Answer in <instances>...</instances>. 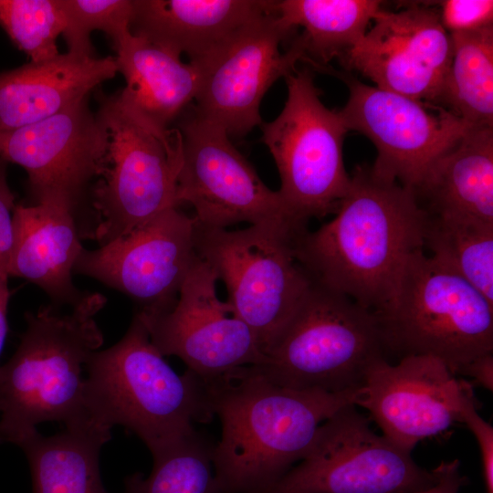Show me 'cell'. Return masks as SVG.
Returning a JSON list of instances; mask_svg holds the SVG:
<instances>
[{
  "label": "cell",
  "mask_w": 493,
  "mask_h": 493,
  "mask_svg": "<svg viewBox=\"0 0 493 493\" xmlns=\"http://www.w3.org/2000/svg\"><path fill=\"white\" fill-rule=\"evenodd\" d=\"M426 217L412 189L359 165L335 216L298 236L296 257L314 283L376 311L424 250Z\"/></svg>",
  "instance_id": "obj_1"
},
{
  "label": "cell",
  "mask_w": 493,
  "mask_h": 493,
  "mask_svg": "<svg viewBox=\"0 0 493 493\" xmlns=\"http://www.w3.org/2000/svg\"><path fill=\"white\" fill-rule=\"evenodd\" d=\"M205 383L222 426L213 449V493H266L302 459L320 425L356 406L360 393L287 388L250 366Z\"/></svg>",
  "instance_id": "obj_2"
},
{
  "label": "cell",
  "mask_w": 493,
  "mask_h": 493,
  "mask_svg": "<svg viewBox=\"0 0 493 493\" xmlns=\"http://www.w3.org/2000/svg\"><path fill=\"white\" fill-rule=\"evenodd\" d=\"M106 302L85 292L68 313L52 303L26 312L17 349L0 366V443L19 446L44 422L66 427L89 420L82 371L103 344L95 316Z\"/></svg>",
  "instance_id": "obj_3"
},
{
  "label": "cell",
  "mask_w": 493,
  "mask_h": 493,
  "mask_svg": "<svg viewBox=\"0 0 493 493\" xmlns=\"http://www.w3.org/2000/svg\"><path fill=\"white\" fill-rule=\"evenodd\" d=\"M163 357L135 313L124 336L85 364L89 419L110 430L124 426L152 456L194 434V423L214 416L206 383L188 370L178 374Z\"/></svg>",
  "instance_id": "obj_4"
},
{
  "label": "cell",
  "mask_w": 493,
  "mask_h": 493,
  "mask_svg": "<svg viewBox=\"0 0 493 493\" xmlns=\"http://www.w3.org/2000/svg\"><path fill=\"white\" fill-rule=\"evenodd\" d=\"M387 354L428 355L457 375L493 352V304L456 272L421 250L387 302L373 311Z\"/></svg>",
  "instance_id": "obj_5"
},
{
  "label": "cell",
  "mask_w": 493,
  "mask_h": 493,
  "mask_svg": "<svg viewBox=\"0 0 493 493\" xmlns=\"http://www.w3.org/2000/svg\"><path fill=\"white\" fill-rule=\"evenodd\" d=\"M98 99L96 113L104 127L106 148L92 189L96 223L88 237L102 246L180 206L183 136L177 127H160L128 108L118 93Z\"/></svg>",
  "instance_id": "obj_6"
},
{
  "label": "cell",
  "mask_w": 493,
  "mask_h": 493,
  "mask_svg": "<svg viewBox=\"0 0 493 493\" xmlns=\"http://www.w3.org/2000/svg\"><path fill=\"white\" fill-rule=\"evenodd\" d=\"M386 356L374 312L313 282L264 362L250 368L279 386L340 393L361 388Z\"/></svg>",
  "instance_id": "obj_7"
},
{
  "label": "cell",
  "mask_w": 493,
  "mask_h": 493,
  "mask_svg": "<svg viewBox=\"0 0 493 493\" xmlns=\"http://www.w3.org/2000/svg\"><path fill=\"white\" fill-rule=\"evenodd\" d=\"M306 228L289 218L237 230L196 226L198 257L224 282L226 301L252 330L264 355L313 283L295 251L296 239Z\"/></svg>",
  "instance_id": "obj_8"
},
{
  "label": "cell",
  "mask_w": 493,
  "mask_h": 493,
  "mask_svg": "<svg viewBox=\"0 0 493 493\" xmlns=\"http://www.w3.org/2000/svg\"><path fill=\"white\" fill-rule=\"evenodd\" d=\"M285 79V105L275 120L261 123L262 142L278 168V192L288 214L307 225L335 214L349 190L342 150L349 131L340 112L320 100L310 69L296 68Z\"/></svg>",
  "instance_id": "obj_9"
},
{
  "label": "cell",
  "mask_w": 493,
  "mask_h": 493,
  "mask_svg": "<svg viewBox=\"0 0 493 493\" xmlns=\"http://www.w3.org/2000/svg\"><path fill=\"white\" fill-rule=\"evenodd\" d=\"M356 407L324 421L300 463L266 493H416L435 482V469L373 432Z\"/></svg>",
  "instance_id": "obj_10"
},
{
  "label": "cell",
  "mask_w": 493,
  "mask_h": 493,
  "mask_svg": "<svg viewBox=\"0 0 493 493\" xmlns=\"http://www.w3.org/2000/svg\"><path fill=\"white\" fill-rule=\"evenodd\" d=\"M179 118L183 163L177 202L193 206L197 226L227 229L239 223L295 220L278 192L263 183L222 127L189 107Z\"/></svg>",
  "instance_id": "obj_11"
},
{
  "label": "cell",
  "mask_w": 493,
  "mask_h": 493,
  "mask_svg": "<svg viewBox=\"0 0 493 493\" xmlns=\"http://www.w3.org/2000/svg\"><path fill=\"white\" fill-rule=\"evenodd\" d=\"M349 88L339 110L348 131L368 137L377 149L372 171L413 191L430 167L472 128L447 109L369 86L334 70Z\"/></svg>",
  "instance_id": "obj_12"
},
{
  "label": "cell",
  "mask_w": 493,
  "mask_h": 493,
  "mask_svg": "<svg viewBox=\"0 0 493 493\" xmlns=\"http://www.w3.org/2000/svg\"><path fill=\"white\" fill-rule=\"evenodd\" d=\"M217 280L213 269L199 257L170 308L136 312L161 354L178 357L205 383L265 361L252 330L227 301L218 298Z\"/></svg>",
  "instance_id": "obj_13"
},
{
  "label": "cell",
  "mask_w": 493,
  "mask_h": 493,
  "mask_svg": "<svg viewBox=\"0 0 493 493\" xmlns=\"http://www.w3.org/2000/svg\"><path fill=\"white\" fill-rule=\"evenodd\" d=\"M195 232L194 216L168 208L97 249L83 248L73 274L124 293L140 305L138 311L165 310L199 258Z\"/></svg>",
  "instance_id": "obj_14"
},
{
  "label": "cell",
  "mask_w": 493,
  "mask_h": 493,
  "mask_svg": "<svg viewBox=\"0 0 493 493\" xmlns=\"http://www.w3.org/2000/svg\"><path fill=\"white\" fill-rule=\"evenodd\" d=\"M477 402L473 385L428 355L387 359L366 372L356 406L366 409L383 435L410 453L422 440L461 423L466 406Z\"/></svg>",
  "instance_id": "obj_15"
},
{
  "label": "cell",
  "mask_w": 493,
  "mask_h": 493,
  "mask_svg": "<svg viewBox=\"0 0 493 493\" xmlns=\"http://www.w3.org/2000/svg\"><path fill=\"white\" fill-rule=\"evenodd\" d=\"M292 33L280 24L271 4L268 12L247 24L205 68L194 112L222 127L229 137L244 136L260 126L259 108L266 92L304 61L296 37L280 51Z\"/></svg>",
  "instance_id": "obj_16"
},
{
  "label": "cell",
  "mask_w": 493,
  "mask_h": 493,
  "mask_svg": "<svg viewBox=\"0 0 493 493\" xmlns=\"http://www.w3.org/2000/svg\"><path fill=\"white\" fill-rule=\"evenodd\" d=\"M105 148L104 127L89 96L40 121L0 131V158L26 170L37 204L75 216L85 189L100 173Z\"/></svg>",
  "instance_id": "obj_17"
},
{
  "label": "cell",
  "mask_w": 493,
  "mask_h": 493,
  "mask_svg": "<svg viewBox=\"0 0 493 493\" xmlns=\"http://www.w3.org/2000/svg\"><path fill=\"white\" fill-rule=\"evenodd\" d=\"M373 26L339 61L376 87L437 105L452 57L450 34L430 4L380 9Z\"/></svg>",
  "instance_id": "obj_18"
},
{
  "label": "cell",
  "mask_w": 493,
  "mask_h": 493,
  "mask_svg": "<svg viewBox=\"0 0 493 493\" xmlns=\"http://www.w3.org/2000/svg\"><path fill=\"white\" fill-rule=\"evenodd\" d=\"M267 0H132L130 31L205 68L247 24L271 9Z\"/></svg>",
  "instance_id": "obj_19"
},
{
  "label": "cell",
  "mask_w": 493,
  "mask_h": 493,
  "mask_svg": "<svg viewBox=\"0 0 493 493\" xmlns=\"http://www.w3.org/2000/svg\"><path fill=\"white\" fill-rule=\"evenodd\" d=\"M117 73L114 57L84 58L68 52L0 72V131L55 115Z\"/></svg>",
  "instance_id": "obj_20"
},
{
  "label": "cell",
  "mask_w": 493,
  "mask_h": 493,
  "mask_svg": "<svg viewBox=\"0 0 493 493\" xmlns=\"http://www.w3.org/2000/svg\"><path fill=\"white\" fill-rule=\"evenodd\" d=\"M75 215L50 204L16 205L8 276L38 286L56 306L73 307L85 292L73 284L83 246Z\"/></svg>",
  "instance_id": "obj_21"
},
{
  "label": "cell",
  "mask_w": 493,
  "mask_h": 493,
  "mask_svg": "<svg viewBox=\"0 0 493 493\" xmlns=\"http://www.w3.org/2000/svg\"><path fill=\"white\" fill-rule=\"evenodd\" d=\"M113 47L118 72L126 81L117 92L121 101L152 123L169 128L194 100L204 68L131 32Z\"/></svg>",
  "instance_id": "obj_22"
},
{
  "label": "cell",
  "mask_w": 493,
  "mask_h": 493,
  "mask_svg": "<svg viewBox=\"0 0 493 493\" xmlns=\"http://www.w3.org/2000/svg\"><path fill=\"white\" fill-rule=\"evenodd\" d=\"M414 193L428 215L493 224V128H470L430 167Z\"/></svg>",
  "instance_id": "obj_23"
},
{
  "label": "cell",
  "mask_w": 493,
  "mask_h": 493,
  "mask_svg": "<svg viewBox=\"0 0 493 493\" xmlns=\"http://www.w3.org/2000/svg\"><path fill=\"white\" fill-rule=\"evenodd\" d=\"M110 430L90 420L44 436L36 432L19 446L31 470L32 493H109L100 472V451Z\"/></svg>",
  "instance_id": "obj_24"
},
{
  "label": "cell",
  "mask_w": 493,
  "mask_h": 493,
  "mask_svg": "<svg viewBox=\"0 0 493 493\" xmlns=\"http://www.w3.org/2000/svg\"><path fill=\"white\" fill-rule=\"evenodd\" d=\"M375 0H280L272 10L288 31L303 30L296 37L304 61L322 69L333 58L344 56L367 32L381 9Z\"/></svg>",
  "instance_id": "obj_25"
},
{
  "label": "cell",
  "mask_w": 493,
  "mask_h": 493,
  "mask_svg": "<svg viewBox=\"0 0 493 493\" xmlns=\"http://www.w3.org/2000/svg\"><path fill=\"white\" fill-rule=\"evenodd\" d=\"M449 34L452 57L437 105L472 127L493 128V26Z\"/></svg>",
  "instance_id": "obj_26"
},
{
  "label": "cell",
  "mask_w": 493,
  "mask_h": 493,
  "mask_svg": "<svg viewBox=\"0 0 493 493\" xmlns=\"http://www.w3.org/2000/svg\"><path fill=\"white\" fill-rule=\"evenodd\" d=\"M425 247L493 304V224L469 216L427 214Z\"/></svg>",
  "instance_id": "obj_27"
},
{
  "label": "cell",
  "mask_w": 493,
  "mask_h": 493,
  "mask_svg": "<svg viewBox=\"0 0 493 493\" xmlns=\"http://www.w3.org/2000/svg\"><path fill=\"white\" fill-rule=\"evenodd\" d=\"M214 446L197 432L153 456L148 477L134 473L123 493H213Z\"/></svg>",
  "instance_id": "obj_28"
},
{
  "label": "cell",
  "mask_w": 493,
  "mask_h": 493,
  "mask_svg": "<svg viewBox=\"0 0 493 493\" xmlns=\"http://www.w3.org/2000/svg\"><path fill=\"white\" fill-rule=\"evenodd\" d=\"M0 26L31 62L60 54L57 39L65 19L59 0H0Z\"/></svg>",
  "instance_id": "obj_29"
},
{
  "label": "cell",
  "mask_w": 493,
  "mask_h": 493,
  "mask_svg": "<svg viewBox=\"0 0 493 493\" xmlns=\"http://www.w3.org/2000/svg\"><path fill=\"white\" fill-rule=\"evenodd\" d=\"M64 15L62 36L68 52L79 57H96L90 34L100 30L113 46L130 31L132 0H59Z\"/></svg>",
  "instance_id": "obj_30"
},
{
  "label": "cell",
  "mask_w": 493,
  "mask_h": 493,
  "mask_svg": "<svg viewBox=\"0 0 493 493\" xmlns=\"http://www.w3.org/2000/svg\"><path fill=\"white\" fill-rule=\"evenodd\" d=\"M440 22L448 33L467 32L493 26V1L446 0L436 2Z\"/></svg>",
  "instance_id": "obj_31"
},
{
  "label": "cell",
  "mask_w": 493,
  "mask_h": 493,
  "mask_svg": "<svg viewBox=\"0 0 493 493\" xmlns=\"http://www.w3.org/2000/svg\"><path fill=\"white\" fill-rule=\"evenodd\" d=\"M477 409V402L468 404L461 423L468 427L478 445L485 492L493 493V427L479 415Z\"/></svg>",
  "instance_id": "obj_32"
},
{
  "label": "cell",
  "mask_w": 493,
  "mask_h": 493,
  "mask_svg": "<svg viewBox=\"0 0 493 493\" xmlns=\"http://www.w3.org/2000/svg\"><path fill=\"white\" fill-rule=\"evenodd\" d=\"M15 208V196L6 179V162L0 158V274L6 276L14 241Z\"/></svg>",
  "instance_id": "obj_33"
},
{
  "label": "cell",
  "mask_w": 493,
  "mask_h": 493,
  "mask_svg": "<svg viewBox=\"0 0 493 493\" xmlns=\"http://www.w3.org/2000/svg\"><path fill=\"white\" fill-rule=\"evenodd\" d=\"M436 480L426 489L416 493H459L467 484V477L460 472L458 459L442 461L435 468Z\"/></svg>",
  "instance_id": "obj_34"
},
{
  "label": "cell",
  "mask_w": 493,
  "mask_h": 493,
  "mask_svg": "<svg viewBox=\"0 0 493 493\" xmlns=\"http://www.w3.org/2000/svg\"><path fill=\"white\" fill-rule=\"evenodd\" d=\"M458 374L468 376L481 387L493 390V354L480 356L466 365Z\"/></svg>",
  "instance_id": "obj_35"
},
{
  "label": "cell",
  "mask_w": 493,
  "mask_h": 493,
  "mask_svg": "<svg viewBox=\"0 0 493 493\" xmlns=\"http://www.w3.org/2000/svg\"><path fill=\"white\" fill-rule=\"evenodd\" d=\"M8 276L0 274V354L7 334V306L10 291L7 285Z\"/></svg>",
  "instance_id": "obj_36"
}]
</instances>
